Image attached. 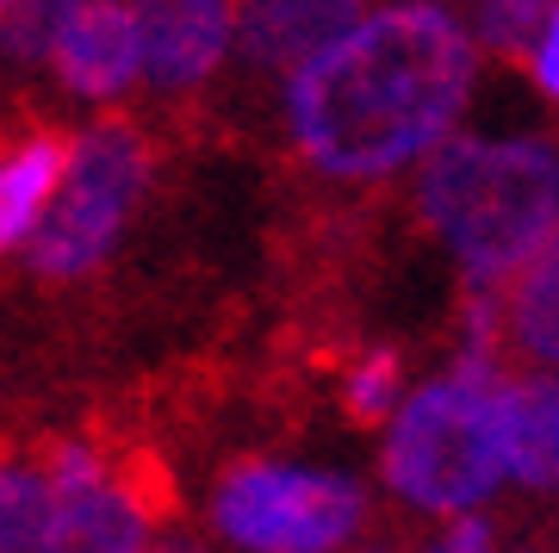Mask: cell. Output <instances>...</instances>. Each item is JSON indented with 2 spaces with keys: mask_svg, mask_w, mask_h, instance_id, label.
I'll use <instances>...</instances> for the list:
<instances>
[{
  "mask_svg": "<svg viewBox=\"0 0 559 553\" xmlns=\"http://www.w3.org/2000/svg\"><path fill=\"white\" fill-rule=\"evenodd\" d=\"M479 38L448 0H380L367 20L280 75V119L305 168L342 187L417 175L466 125Z\"/></svg>",
  "mask_w": 559,
  "mask_h": 553,
  "instance_id": "1",
  "label": "cell"
},
{
  "mask_svg": "<svg viewBox=\"0 0 559 553\" xmlns=\"http://www.w3.org/2000/svg\"><path fill=\"white\" fill-rule=\"evenodd\" d=\"M417 217L473 293H498L559 231V138L466 131L417 168Z\"/></svg>",
  "mask_w": 559,
  "mask_h": 553,
  "instance_id": "2",
  "label": "cell"
},
{
  "mask_svg": "<svg viewBox=\"0 0 559 553\" xmlns=\"http://www.w3.org/2000/svg\"><path fill=\"white\" fill-rule=\"evenodd\" d=\"M385 492L423 516L485 510L510 479V374L491 349H466L454 367L429 374L385 416L380 448Z\"/></svg>",
  "mask_w": 559,
  "mask_h": 553,
  "instance_id": "3",
  "label": "cell"
},
{
  "mask_svg": "<svg viewBox=\"0 0 559 553\" xmlns=\"http://www.w3.org/2000/svg\"><path fill=\"white\" fill-rule=\"evenodd\" d=\"M156 156L150 138L124 119H94L69 138V175H62L50 212H44L38 237L25 243L32 274L44 280H81L94 274L119 237L131 231L143 193H150Z\"/></svg>",
  "mask_w": 559,
  "mask_h": 553,
  "instance_id": "4",
  "label": "cell"
},
{
  "mask_svg": "<svg viewBox=\"0 0 559 553\" xmlns=\"http://www.w3.org/2000/svg\"><path fill=\"white\" fill-rule=\"evenodd\" d=\"M212 529L237 553H342L367 529V485L305 460H237L212 485Z\"/></svg>",
  "mask_w": 559,
  "mask_h": 553,
  "instance_id": "5",
  "label": "cell"
},
{
  "mask_svg": "<svg viewBox=\"0 0 559 553\" xmlns=\"http://www.w3.org/2000/svg\"><path fill=\"white\" fill-rule=\"evenodd\" d=\"M50 522L38 553H150L156 541V497L143 492L100 442H50Z\"/></svg>",
  "mask_w": 559,
  "mask_h": 553,
  "instance_id": "6",
  "label": "cell"
},
{
  "mask_svg": "<svg viewBox=\"0 0 559 553\" xmlns=\"http://www.w3.org/2000/svg\"><path fill=\"white\" fill-rule=\"evenodd\" d=\"M143 32V87L200 94L242 50V0H131Z\"/></svg>",
  "mask_w": 559,
  "mask_h": 553,
  "instance_id": "7",
  "label": "cell"
},
{
  "mask_svg": "<svg viewBox=\"0 0 559 553\" xmlns=\"http://www.w3.org/2000/svg\"><path fill=\"white\" fill-rule=\"evenodd\" d=\"M44 75L81 106H119L131 87H143V32L131 0H81Z\"/></svg>",
  "mask_w": 559,
  "mask_h": 553,
  "instance_id": "8",
  "label": "cell"
},
{
  "mask_svg": "<svg viewBox=\"0 0 559 553\" xmlns=\"http://www.w3.org/2000/svg\"><path fill=\"white\" fill-rule=\"evenodd\" d=\"M380 0H242V62L267 75H293L299 62L348 38Z\"/></svg>",
  "mask_w": 559,
  "mask_h": 553,
  "instance_id": "9",
  "label": "cell"
},
{
  "mask_svg": "<svg viewBox=\"0 0 559 553\" xmlns=\"http://www.w3.org/2000/svg\"><path fill=\"white\" fill-rule=\"evenodd\" d=\"M62 175H69V138L50 125H32L0 143V256H25Z\"/></svg>",
  "mask_w": 559,
  "mask_h": 553,
  "instance_id": "10",
  "label": "cell"
},
{
  "mask_svg": "<svg viewBox=\"0 0 559 553\" xmlns=\"http://www.w3.org/2000/svg\"><path fill=\"white\" fill-rule=\"evenodd\" d=\"M503 342L535 374H559V231L510 280V293H503Z\"/></svg>",
  "mask_w": 559,
  "mask_h": 553,
  "instance_id": "11",
  "label": "cell"
},
{
  "mask_svg": "<svg viewBox=\"0 0 559 553\" xmlns=\"http://www.w3.org/2000/svg\"><path fill=\"white\" fill-rule=\"evenodd\" d=\"M510 479L528 492L559 485V374H510Z\"/></svg>",
  "mask_w": 559,
  "mask_h": 553,
  "instance_id": "12",
  "label": "cell"
},
{
  "mask_svg": "<svg viewBox=\"0 0 559 553\" xmlns=\"http://www.w3.org/2000/svg\"><path fill=\"white\" fill-rule=\"evenodd\" d=\"M44 522H50V473L44 455H13L0 448V553H38Z\"/></svg>",
  "mask_w": 559,
  "mask_h": 553,
  "instance_id": "13",
  "label": "cell"
},
{
  "mask_svg": "<svg viewBox=\"0 0 559 553\" xmlns=\"http://www.w3.org/2000/svg\"><path fill=\"white\" fill-rule=\"evenodd\" d=\"M81 0H13L0 13V69L7 75H38L50 69V50H57L62 25L75 20Z\"/></svg>",
  "mask_w": 559,
  "mask_h": 553,
  "instance_id": "14",
  "label": "cell"
},
{
  "mask_svg": "<svg viewBox=\"0 0 559 553\" xmlns=\"http://www.w3.org/2000/svg\"><path fill=\"white\" fill-rule=\"evenodd\" d=\"M547 7H554V0H473L466 25H473V38H479L485 57L528 62L540 25H547Z\"/></svg>",
  "mask_w": 559,
  "mask_h": 553,
  "instance_id": "15",
  "label": "cell"
},
{
  "mask_svg": "<svg viewBox=\"0 0 559 553\" xmlns=\"http://www.w3.org/2000/svg\"><path fill=\"white\" fill-rule=\"evenodd\" d=\"M404 361L392 355V349H373V355H360L355 367H348V379H342V404H348V416L355 423H385V416L404 404Z\"/></svg>",
  "mask_w": 559,
  "mask_h": 553,
  "instance_id": "16",
  "label": "cell"
},
{
  "mask_svg": "<svg viewBox=\"0 0 559 553\" xmlns=\"http://www.w3.org/2000/svg\"><path fill=\"white\" fill-rule=\"evenodd\" d=\"M528 81H535L540 99H554L559 106V0L547 7V25H540L535 50H528Z\"/></svg>",
  "mask_w": 559,
  "mask_h": 553,
  "instance_id": "17",
  "label": "cell"
},
{
  "mask_svg": "<svg viewBox=\"0 0 559 553\" xmlns=\"http://www.w3.org/2000/svg\"><path fill=\"white\" fill-rule=\"evenodd\" d=\"M150 553H205V548H200V541H187V534H156Z\"/></svg>",
  "mask_w": 559,
  "mask_h": 553,
  "instance_id": "18",
  "label": "cell"
},
{
  "mask_svg": "<svg viewBox=\"0 0 559 553\" xmlns=\"http://www.w3.org/2000/svg\"><path fill=\"white\" fill-rule=\"evenodd\" d=\"M7 7H13V0H0V13H7Z\"/></svg>",
  "mask_w": 559,
  "mask_h": 553,
  "instance_id": "19",
  "label": "cell"
}]
</instances>
